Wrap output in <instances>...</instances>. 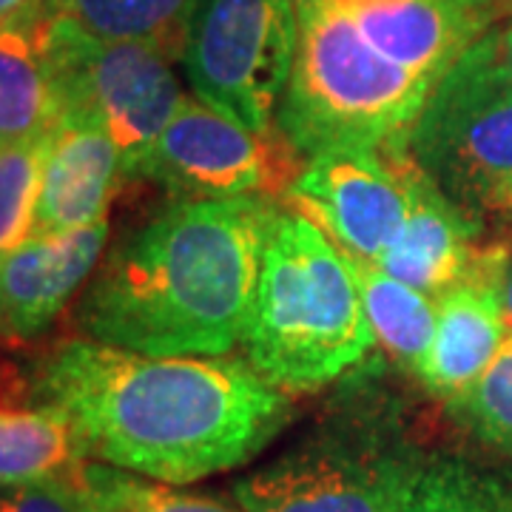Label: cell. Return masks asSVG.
Instances as JSON below:
<instances>
[{"instance_id": "cell-1", "label": "cell", "mask_w": 512, "mask_h": 512, "mask_svg": "<svg viewBox=\"0 0 512 512\" xmlns=\"http://www.w3.org/2000/svg\"><path fill=\"white\" fill-rule=\"evenodd\" d=\"M26 393L69 421L83 458L165 484L248 464L293 419V396L248 359L148 356L86 336L46 350Z\"/></svg>"}, {"instance_id": "cell-2", "label": "cell", "mask_w": 512, "mask_h": 512, "mask_svg": "<svg viewBox=\"0 0 512 512\" xmlns=\"http://www.w3.org/2000/svg\"><path fill=\"white\" fill-rule=\"evenodd\" d=\"M271 197L174 200L103 254L77 302L80 336L148 356H225L254 308Z\"/></svg>"}, {"instance_id": "cell-3", "label": "cell", "mask_w": 512, "mask_h": 512, "mask_svg": "<svg viewBox=\"0 0 512 512\" xmlns=\"http://www.w3.org/2000/svg\"><path fill=\"white\" fill-rule=\"evenodd\" d=\"M373 345L345 251L305 214L279 208L242 336L245 359L288 396H305L339 382Z\"/></svg>"}, {"instance_id": "cell-4", "label": "cell", "mask_w": 512, "mask_h": 512, "mask_svg": "<svg viewBox=\"0 0 512 512\" xmlns=\"http://www.w3.org/2000/svg\"><path fill=\"white\" fill-rule=\"evenodd\" d=\"M439 456L419 413L367 384L239 478L234 498L242 512H407Z\"/></svg>"}, {"instance_id": "cell-5", "label": "cell", "mask_w": 512, "mask_h": 512, "mask_svg": "<svg viewBox=\"0 0 512 512\" xmlns=\"http://www.w3.org/2000/svg\"><path fill=\"white\" fill-rule=\"evenodd\" d=\"M299 20L274 128L308 163L333 148H404L436 80L379 55L356 23L319 0Z\"/></svg>"}, {"instance_id": "cell-6", "label": "cell", "mask_w": 512, "mask_h": 512, "mask_svg": "<svg viewBox=\"0 0 512 512\" xmlns=\"http://www.w3.org/2000/svg\"><path fill=\"white\" fill-rule=\"evenodd\" d=\"M404 154L470 220L501 211L512 185V72L495 32L441 74L407 131Z\"/></svg>"}, {"instance_id": "cell-7", "label": "cell", "mask_w": 512, "mask_h": 512, "mask_svg": "<svg viewBox=\"0 0 512 512\" xmlns=\"http://www.w3.org/2000/svg\"><path fill=\"white\" fill-rule=\"evenodd\" d=\"M43 49L60 117L106 128L134 180L185 100L174 60L154 43L97 37L63 15L43 20Z\"/></svg>"}, {"instance_id": "cell-8", "label": "cell", "mask_w": 512, "mask_h": 512, "mask_svg": "<svg viewBox=\"0 0 512 512\" xmlns=\"http://www.w3.org/2000/svg\"><path fill=\"white\" fill-rule=\"evenodd\" d=\"M296 37L291 0H200L183 49L188 86L208 109L271 134Z\"/></svg>"}, {"instance_id": "cell-9", "label": "cell", "mask_w": 512, "mask_h": 512, "mask_svg": "<svg viewBox=\"0 0 512 512\" xmlns=\"http://www.w3.org/2000/svg\"><path fill=\"white\" fill-rule=\"evenodd\" d=\"M302 165L305 160L276 128L256 134L197 97H185L134 180L163 185L174 200L285 197Z\"/></svg>"}, {"instance_id": "cell-10", "label": "cell", "mask_w": 512, "mask_h": 512, "mask_svg": "<svg viewBox=\"0 0 512 512\" xmlns=\"http://www.w3.org/2000/svg\"><path fill=\"white\" fill-rule=\"evenodd\" d=\"M413 197V163L404 148H333L302 165L285 191L350 259L379 262L399 237Z\"/></svg>"}, {"instance_id": "cell-11", "label": "cell", "mask_w": 512, "mask_h": 512, "mask_svg": "<svg viewBox=\"0 0 512 512\" xmlns=\"http://www.w3.org/2000/svg\"><path fill=\"white\" fill-rule=\"evenodd\" d=\"M109 245V220L29 237L0 256V342L26 345L86 291Z\"/></svg>"}, {"instance_id": "cell-12", "label": "cell", "mask_w": 512, "mask_h": 512, "mask_svg": "<svg viewBox=\"0 0 512 512\" xmlns=\"http://www.w3.org/2000/svg\"><path fill=\"white\" fill-rule=\"evenodd\" d=\"M126 177L109 131L83 117H60L46 137L32 237H52L109 220V205Z\"/></svg>"}, {"instance_id": "cell-13", "label": "cell", "mask_w": 512, "mask_h": 512, "mask_svg": "<svg viewBox=\"0 0 512 512\" xmlns=\"http://www.w3.org/2000/svg\"><path fill=\"white\" fill-rule=\"evenodd\" d=\"M495 248H481L478 265L461 285L439 296V316L416 382L447 404L493 365L510 336L495 285Z\"/></svg>"}, {"instance_id": "cell-14", "label": "cell", "mask_w": 512, "mask_h": 512, "mask_svg": "<svg viewBox=\"0 0 512 512\" xmlns=\"http://www.w3.org/2000/svg\"><path fill=\"white\" fill-rule=\"evenodd\" d=\"M481 222L470 220L413 165V197L399 237L376 262L390 276L439 299L476 271Z\"/></svg>"}, {"instance_id": "cell-15", "label": "cell", "mask_w": 512, "mask_h": 512, "mask_svg": "<svg viewBox=\"0 0 512 512\" xmlns=\"http://www.w3.org/2000/svg\"><path fill=\"white\" fill-rule=\"evenodd\" d=\"M43 20L0 29V148L46 140L60 120Z\"/></svg>"}, {"instance_id": "cell-16", "label": "cell", "mask_w": 512, "mask_h": 512, "mask_svg": "<svg viewBox=\"0 0 512 512\" xmlns=\"http://www.w3.org/2000/svg\"><path fill=\"white\" fill-rule=\"evenodd\" d=\"M350 265L359 279L367 322L376 342L396 365L416 376L436 330L439 299L390 276L373 262L350 259Z\"/></svg>"}, {"instance_id": "cell-17", "label": "cell", "mask_w": 512, "mask_h": 512, "mask_svg": "<svg viewBox=\"0 0 512 512\" xmlns=\"http://www.w3.org/2000/svg\"><path fill=\"white\" fill-rule=\"evenodd\" d=\"M52 481L77 512H237L217 498L180 493L165 487V481H146L94 458H77Z\"/></svg>"}, {"instance_id": "cell-18", "label": "cell", "mask_w": 512, "mask_h": 512, "mask_svg": "<svg viewBox=\"0 0 512 512\" xmlns=\"http://www.w3.org/2000/svg\"><path fill=\"white\" fill-rule=\"evenodd\" d=\"M83 458L69 421L49 407L0 404V487L52 481Z\"/></svg>"}, {"instance_id": "cell-19", "label": "cell", "mask_w": 512, "mask_h": 512, "mask_svg": "<svg viewBox=\"0 0 512 512\" xmlns=\"http://www.w3.org/2000/svg\"><path fill=\"white\" fill-rule=\"evenodd\" d=\"M200 0H52V15L109 40H146L183 60L185 37Z\"/></svg>"}, {"instance_id": "cell-20", "label": "cell", "mask_w": 512, "mask_h": 512, "mask_svg": "<svg viewBox=\"0 0 512 512\" xmlns=\"http://www.w3.org/2000/svg\"><path fill=\"white\" fill-rule=\"evenodd\" d=\"M407 512H512V467L441 453Z\"/></svg>"}, {"instance_id": "cell-21", "label": "cell", "mask_w": 512, "mask_h": 512, "mask_svg": "<svg viewBox=\"0 0 512 512\" xmlns=\"http://www.w3.org/2000/svg\"><path fill=\"white\" fill-rule=\"evenodd\" d=\"M464 433L512 461V333L476 382L444 404Z\"/></svg>"}, {"instance_id": "cell-22", "label": "cell", "mask_w": 512, "mask_h": 512, "mask_svg": "<svg viewBox=\"0 0 512 512\" xmlns=\"http://www.w3.org/2000/svg\"><path fill=\"white\" fill-rule=\"evenodd\" d=\"M46 140L0 148V256L32 237Z\"/></svg>"}, {"instance_id": "cell-23", "label": "cell", "mask_w": 512, "mask_h": 512, "mask_svg": "<svg viewBox=\"0 0 512 512\" xmlns=\"http://www.w3.org/2000/svg\"><path fill=\"white\" fill-rule=\"evenodd\" d=\"M0 512H77L55 481L23 484L0 498Z\"/></svg>"}, {"instance_id": "cell-24", "label": "cell", "mask_w": 512, "mask_h": 512, "mask_svg": "<svg viewBox=\"0 0 512 512\" xmlns=\"http://www.w3.org/2000/svg\"><path fill=\"white\" fill-rule=\"evenodd\" d=\"M52 15V0H0V29L29 26Z\"/></svg>"}, {"instance_id": "cell-25", "label": "cell", "mask_w": 512, "mask_h": 512, "mask_svg": "<svg viewBox=\"0 0 512 512\" xmlns=\"http://www.w3.org/2000/svg\"><path fill=\"white\" fill-rule=\"evenodd\" d=\"M495 285H498L507 328L512 333V248H504V245H498L495 251Z\"/></svg>"}, {"instance_id": "cell-26", "label": "cell", "mask_w": 512, "mask_h": 512, "mask_svg": "<svg viewBox=\"0 0 512 512\" xmlns=\"http://www.w3.org/2000/svg\"><path fill=\"white\" fill-rule=\"evenodd\" d=\"M495 43H498V52H501V57H504L507 69L512 72V20L507 23V26L495 29Z\"/></svg>"}, {"instance_id": "cell-27", "label": "cell", "mask_w": 512, "mask_h": 512, "mask_svg": "<svg viewBox=\"0 0 512 512\" xmlns=\"http://www.w3.org/2000/svg\"><path fill=\"white\" fill-rule=\"evenodd\" d=\"M316 3H319V0H291V6L296 15H302L305 9H311V6H316Z\"/></svg>"}, {"instance_id": "cell-28", "label": "cell", "mask_w": 512, "mask_h": 512, "mask_svg": "<svg viewBox=\"0 0 512 512\" xmlns=\"http://www.w3.org/2000/svg\"><path fill=\"white\" fill-rule=\"evenodd\" d=\"M501 211H512V185L504 191V197H501Z\"/></svg>"}]
</instances>
